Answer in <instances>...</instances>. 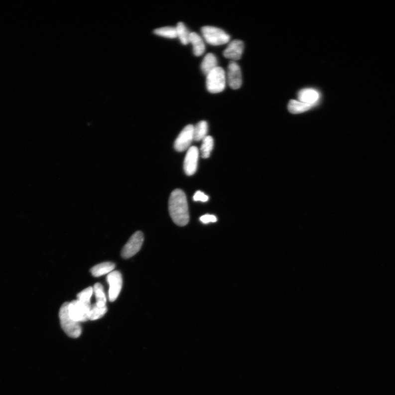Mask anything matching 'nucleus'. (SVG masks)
I'll return each instance as SVG.
<instances>
[{"instance_id": "nucleus-1", "label": "nucleus", "mask_w": 395, "mask_h": 395, "mask_svg": "<svg viewBox=\"0 0 395 395\" xmlns=\"http://www.w3.org/2000/svg\"><path fill=\"white\" fill-rule=\"evenodd\" d=\"M170 215L174 223L179 226H185L189 220V211L186 194L180 189L173 191L169 201Z\"/></svg>"}, {"instance_id": "nucleus-2", "label": "nucleus", "mask_w": 395, "mask_h": 395, "mask_svg": "<svg viewBox=\"0 0 395 395\" xmlns=\"http://www.w3.org/2000/svg\"><path fill=\"white\" fill-rule=\"evenodd\" d=\"M69 302H64L59 312V320L63 331L69 337L78 338L82 333L80 323L70 317L68 311Z\"/></svg>"}, {"instance_id": "nucleus-3", "label": "nucleus", "mask_w": 395, "mask_h": 395, "mask_svg": "<svg viewBox=\"0 0 395 395\" xmlns=\"http://www.w3.org/2000/svg\"><path fill=\"white\" fill-rule=\"evenodd\" d=\"M226 84V73L223 68L216 67L207 75L206 86L210 93H221L225 90Z\"/></svg>"}, {"instance_id": "nucleus-4", "label": "nucleus", "mask_w": 395, "mask_h": 395, "mask_svg": "<svg viewBox=\"0 0 395 395\" xmlns=\"http://www.w3.org/2000/svg\"><path fill=\"white\" fill-rule=\"evenodd\" d=\"M204 39L209 45H223L229 42L230 36L223 29L212 26H205L202 28Z\"/></svg>"}, {"instance_id": "nucleus-5", "label": "nucleus", "mask_w": 395, "mask_h": 395, "mask_svg": "<svg viewBox=\"0 0 395 395\" xmlns=\"http://www.w3.org/2000/svg\"><path fill=\"white\" fill-rule=\"evenodd\" d=\"M91 304H85L78 300L69 302V314L73 320L78 323L89 320Z\"/></svg>"}, {"instance_id": "nucleus-6", "label": "nucleus", "mask_w": 395, "mask_h": 395, "mask_svg": "<svg viewBox=\"0 0 395 395\" xmlns=\"http://www.w3.org/2000/svg\"><path fill=\"white\" fill-rule=\"evenodd\" d=\"M143 241V233L140 231L135 232L123 248L122 257L124 259H129L134 256L141 248Z\"/></svg>"}, {"instance_id": "nucleus-7", "label": "nucleus", "mask_w": 395, "mask_h": 395, "mask_svg": "<svg viewBox=\"0 0 395 395\" xmlns=\"http://www.w3.org/2000/svg\"><path fill=\"white\" fill-rule=\"evenodd\" d=\"M194 127L192 125H188L182 130L174 143L176 151L181 152L189 147L194 140Z\"/></svg>"}, {"instance_id": "nucleus-8", "label": "nucleus", "mask_w": 395, "mask_h": 395, "mask_svg": "<svg viewBox=\"0 0 395 395\" xmlns=\"http://www.w3.org/2000/svg\"><path fill=\"white\" fill-rule=\"evenodd\" d=\"M107 280L110 285L109 299L111 301H115L120 295L122 289L123 278L121 272L115 270L108 274Z\"/></svg>"}, {"instance_id": "nucleus-9", "label": "nucleus", "mask_w": 395, "mask_h": 395, "mask_svg": "<svg viewBox=\"0 0 395 395\" xmlns=\"http://www.w3.org/2000/svg\"><path fill=\"white\" fill-rule=\"evenodd\" d=\"M227 82L230 88L239 89L242 84V75L241 68L236 62L231 61L227 70Z\"/></svg>"}, {"instance_id": "nucleus-10", "label": "nucleus", "mask_w": 395, "mask_h": 395, "mask_svg": "<svg viewBox=\"0 0 395 395\" xmlns=\"http://www.w3.org/2000/svg\"><path fill=\"white\" fill-rule=\"evenodd\" d=\"M199 158V149L197 147L192 146L187 151L183 168L187 175L192 176L196 173Z\"/></svg>"}, {"instance_id": "nucleus-11", "label": "nucleus", "mask_w": 395, "mask_h": 395, "mask_svg": "<svg viewBox=\"0 0 395 395\" xmlns=\"http://www.w3.org/2000/svg\"><path fill=\"white\" fill-rule=\"evenodd\" d=\"M245 45L243 41L235 40L229 43L223 52L224 57L231 59L232 61H239L241 59Z\"/></svg>"}, {"instance_id": "nucleus-12", "label": "nucleus", "mask_w": 395, "mask_h": 395, "mask_svg": "<svg viewBox=\"0 0 395 395\" xmlns=\"http://www.w3.org/2000/svg\"><path fill=\"white\" fill-rule=\"evenodd\" d=\"M320 98L318 92L313 89H304L299 91L298 99L305 104L315 107Z\"/></svg>"}, {"instance_id": "nucleus-13", "label": "nucleus", "mask_w": 395, "mask_h": 395, "mask_svg": "<svg viewBox=\"0 0 395 395\" xmlns=\"http://www.w3.org/2000/svg\"><path fill=\"white\" fill-rule=\"evenodd\" d=\"M189 43L193 46V52L196 56H201L204 53L205 46L201 36L196 32H191L189 37Z\"/></svg>"}, {"instance_id": "nucleus-14", "label": "nucleus", "mask_w": 395, "mask_h": 395, "mask_svg": "<svg viewBox=\"0 0 395 395\" xmlns=\"http://www.w3.org/2000/svg\"><path fill=\"white\" fill-rule=\"evenodd\" d=\"M218 59L212 53L207 54L201 64L202 72L207 75L216 67H218Z\"/></svg>"}, {"instance_id": "nucleus-15", "label": "nucleus", "mask_w": 395, "mask_h": 395, "mask_svg": "<svg viewBox=\"0 0 395 395\" xmlns=\"http://www.w3.org/2000/svg\"><path fill=\"white\" fill-rule=\"evenodd\" d=\"M116 265L115 263L110 262L103 263L96 265L90 269V272L94 277H100V276L107 273H110L113 271Z\"/></svg>"}, {"instance_id": "nucleus-16", "label": "nucleus", "mask_w": 395, "mask_h": 395, "mask_svg": "<svg viewBox=\"0 0 395 395\" xmlns=\"http://www.w3.org/2000/svg\"><path fill=\"white\" fill-rule=\"evenodd\" d=\"M313 107L299 101L291 100L288 105V110L293 115H299L310 111Z\"/></svg>"}, {"instance_id": "nucleus-17", "label": "nucleus", "mask_w": 395, "mask_h": 395, "mask_svg": "<svg viewBox=\"0 0 395 395\" xmlns=\"http://www.w3.org/2000/svg\"><path fill=\"white\" fill-rule=\"evenodd\" d=\"M208 126L207 122L201 121L199 122L196 127H194V140L196 141L203 140L207 136Z\"/></svg>"}, {"instance_id": "nucleus-18", "label": "nucleus", "mask_w": 395, "mask_h": 395, "mask_svg": "<svg viewBox=\"0 0 395 395\" xmlns=\"http://www.w3.org/2000/svg\"><path fill=\"white\" fill-rule=\"evenodd\" d=\"M93 288L96 299V304L101 307H106L107 299L102 285L99 283H96Z\"/></svg>"}, {"instance_id": "nucleus-19", "label": "nucleus", "mask_w": 395, "mask_h": 395, "mask_svg": "<svg viewBox=\"0 0 395 395\" xmlns=\"http://www.w3.org/2000/svg\"><path fill=\"white\" fill-rule=\"evenodd\" d=\"M214 147V139L212 136H207L203 139L201 148L202 156L204 159L209 158Z\"/></svg>"}, {"instance_id": "nucleus-20", "label": "nucleus", "mask_w": 395, "mask_h": 395, "mask_svg": "<svg viewBox=\"0 0 395 395\" xmlns=\"http://www.w3.org/2000/svg\"><path fill=\"white\" fill-rule=\"evenodd\" d=\"M177 35L179 38L182 44L186 45L189 43V32L187 27L182 22L178 23L176 27Z\"/></svg>"}, {"instance_id": "nucleus-21", "label": "nucleus", "mask_w": 395, "mask_h": 395, "mask_svg": "<svg viewBox=\"0 0 395 395\" xmlns=\"http://www.w3.org/2000/svg\"><path fill=\"white\" fill-rule=\"evenodd\" d=\"M153 32L156 35L169 38V39H175L177 37L176 29L175 27H162V28L155 29Z\"/></svg>"}, {"instance_id": "nucleus-22", "label": "nucleus", "mask_w": 395, "mask_h": 395, "mask_svg": "<svg viewBox=\"0 0 395 395\" xmlns=\"http://www.w3.org/2000/svg\"><path fill=\"white\" fill-rule=\"evenodd\" d=\"M107 311V306L101 307L96 304L92 305L89 314V320L95 321L104 317Z\"/></svg>"}, {"instance_id": "nucleus-23", "label": "nucleus", "mask_w": 395, "mask_h": 395, "mask_svg": "<svg viewBox=\"0 0 395 395\" xmlns=\"http://www.w3.org/2000/svg\"><path fill=\"white\" fill-rule=\"evenodd\" d=\"M94 293V288L90 286L82 291H81L77 295V298L78 300L82 301L85 304H90V300L92 295H93Z\"/></svg>"}, {"instance_id": "nucleus-24", "label": "nucleus", "mask_w": 395, "mask_h": 395, "mask_svg": "<svg viewBox=\"0 0 395 395\" xmlns=\"http://www.w3.org/2000/svg\"><path fill=\"white\" fill-rule=\"evenodd\" d=\"M200 221L204 224H208L210 223H216V222L218 221V219L215 215L206 214L202 216L200 218Z\"/></svg>"}, {"instance_id": "nucleus-25", "label": "nucleus", "mask_w": 395, "mask_h": 395, "mask_svg": "<svg viewBox=\"0 0 395 395\" xmlns=\"http://www.w3.org/2000/svg\"><path fill=\"white\" fill-rule=\"evenodd\" d=\"M193 199L195 202H206L209 200V197L202 191H198L194 194Z\"/></svg>"}]
</instances>
